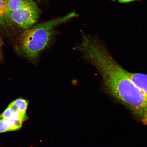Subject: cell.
<instances>
[{
  "label": "cell",
  "instance_id": "cell-10",
  "mask_svg": "<svg viewBox=\"0 0 147 147\" xmlns=\"http://www.w3.org/2000/svg\"><path fill=\"white\" fill-rule=\"evenodd\" d=\"M0 40H1V36H0Z\"/></svg>",
  "mask_w": 147,
  "mask_h": 147
},
{
  "label": "cell",
  "instance_id": "cell-8",
  "mask_svg": "<svg viewBox=\"0 0 147 147\" xmlns=\"http://www.w3.org/2000/svg\"><path fill=\"white\" fill-rule=\"evenodd\" d=\"M135 1H139V0H118L119 2L121 3H129Z\"/></svg>",
  "mask_w": 147,
  "mask_h": 147
},
{
  "label": "cell",
  "instance_id": "cell-7",
  "mask_svg": "<svg viewBox=\"0 0 147 147\" xmlns=\"http://www.w3.org/2000/svg\"><path fill=\"white\" fill-rule=\"evenodd\" d=\"M22 1L23 0H6L8 6L9 19L11 13L19 7Z\"/></svg>",
  "mask_w": 147,
  "mask_h": 147
},
{
  "label": "cell",
  "instance_id": "cell-3",
  "mask_svg": "<svg viewBox=\"0 0 147 147\" xmlns=\"http://www.w3.org/2000/svg\"><path fill=\"white\" fill-rule=\"evenodd\" d=\"M40 14V9L33 0H23L21 5L11 13L9 20L25 30L36 22Z\"/></svg>",
  "mask_w": 147,
  "mask_h": 147
},
{
  "label": "cell",
  "instance_id": "cell-11",
  "mask_svg": "<svg viewBox=\"0 0 147 147\" xmlns=\"http://www.w3.org/2000/svg\"><path fill=\"white\" fill-rule=\"evenodd\" d=\"M112 1H115V0H112Z\"/></svg>",
  "mask_w": 147,
  "mask_h": 147
},
{
  "label": "cell",
  "instance_id": "cell-1",
  "mask_svg": "<svg viewBox=\"0 0 147 147\" xmlns=\"http://www.w3.org/2000/svg\"><path fill=\"white\" fill-rule=\"evenodd\" d=\"M76 49L100 73L106 92L147 125L146 97L104 44L95 37L85 36Z\"/></svg>",
  "mask_w": 147,
  "mask_h": 147
},
{
  "label": "cell",
  "instance_id": "cell-6",
  "mask_svg": "<svg viewBox=\"0 0 147 147\" xmlns=\"http://www.w3.org/2000/svg\"><path fill=\"white\" fill-rule=\"evenodd\" d=\"M9 20L6 0H0V24H5Z\"/></svg>",
  "mask_w": 147,
  "mask_h": 147
},
{
  "label": "cell",
  "instance_id": "cell-9",
  "mask_svg": "<svg viewBox=\"0 0 147 147\" xmlns=\"http://www.w3.org/2000/svg\"><path fill=\"white\" fill-rule=\"evenodd\" d=\"M2 44H3V42H2V41H1V40H0V59H1V46L2 45Z\"/></svg>",
  "mask_w": 147,
  "mask_h": 147
},
{
  "label": "cell",
  "instance_id": "cell-2",
  "mask_svg": "<svg viewBox=\"0 0 147 147\" xmlns=\"http://www.w3.org/2000/svg\"><path fill=\"white\" fill-rule=\"evenodd\" d=\"M78 16V14L73 12L25 30L20 37V51L28 59L36 60L50 43L54 35L55 28Z\"/></svg>",
  "mask_w": 147,
  "mask_h": 147
},
{
  "label": "cell",
  "instance_id": "cell-4",
  "mask_svg": "<svg viewBox=\"0 0 147 147\" xmlns=\"http://www.w3.org/2000/svg\"><path fill=\"white\" fill-rule=\"evenodd\" d=\"M28 119L26 113L20 111L9 104L0 115V134L20 130Z\"/></svg>",
  "mask_w": 147,
  "mask_h": 147
},
{
  "label": "cell",
  "instance_id": "cell-5",
  "mask_svg": "<svg viewBox=\"0 0 147 147\" xmlns=\"http://www.w3.org/2000/svg\"><path fill=\"white\" fill-rule=\"evenodd\" d=\"M129 76L147 98V74L132 73L128 71Z\"/></svg>",
  "mask_w": 147,
  "mask_h": 147
}]
</instances>
